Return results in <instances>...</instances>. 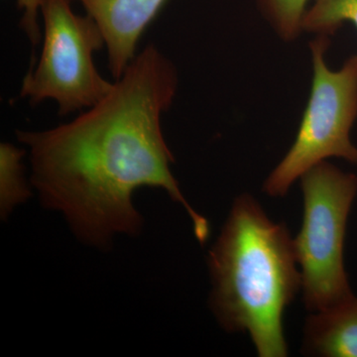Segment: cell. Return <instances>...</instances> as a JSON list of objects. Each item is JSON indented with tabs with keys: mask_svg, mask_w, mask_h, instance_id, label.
<instances>
[{
	"mask_svg": "<svg viewBox=\"0 0 357 357\" xmlns=\"http://www.w3.org/2000/svg\"><path fill=\"white\" fill-rule=\"evenodd\" d=\"M178 84L175 66L150 44L100 102L72 121L16 131L29 148L31 183L42 203L62 213L84 243L107 248L116 234H139L143 220L132 197L142 187L164 190L182 204L197 239L208 241L210 225L183 196L162 131Z\"/></svg>",
	"mask_w": 357,
	"mask_h": 357,
	"instance_id": "1",
	"label": "cell"
},
{
	"mask_svg": "<svg viewBox=\"0 0 357 357\" xmlns=\"http://www.w3.org/2000/svg\"><path fill=\"white\" fill-rule=\"evenodd\" d=\"M294 241L252 196L237 197L210 251L211 307L227 332H246L260 357H285L286 307L302 289Z\"/></svg>",
	"mask_w": 357,
	"mask_h": 357,
	"instance_id": "2",
	"label": "cell"
},
{
	"mask_svg": "<svg viewBox=\"0 0 357 357\" xmlns=\"http://www.w3.org/2000/svg\"><path fill=\"white\" fill-rule=\"evenodd\" d=\"M330 42V37L316 36L310 43L309 100L292 146L263 184L268 196H286L296 181L328 159L357 164V147L351 139L357 119V54L340 69H330L326 61Z\"/></svg>",
	"mask_w": 357,
	"mask_h": 357,
	"instance_id": "3",
	"label": "cell"
},
{
	"mask_svg": "<svg viewBox=\"0 0 357 357\" xmlns=\"http://www.w3.org/2000/svg\"><path fill=\"white\" fill-rule=\"evenodd\" d=\"M300 180L304 217L293 239L294 248L302 268L305 306L310 312H319L352 296L344 270V243L357 177L325 161Z\"/></svg>",
	"mask_w": 357,
	"mask_h": 357,
	"instance_id": "4",
	"label": "cell"
},
{
	"mask_svg": "<svg viewBox=\"0 0 357 357\" xmlns=\"http://www.w3.org/2000/svg\"><path fill=\"white\" fill-rule=\"evenodd\" d=\"M73 0H43L44 44L38 64L23 79L20 98L30 105L55 100L59 114L89 109L107 95L114 84L102 77L93 54L105 46L95 20L79 15Z\"/></svg>",
	"mask_w": 357,
	"mask_h": 357,
	"instance_id": "5",
	"label": "cell"
},
{
	"mask_svg": "<svg viewBox=\"0 0 357 357\" xmlns=\"http://www.w3.org/2000/svg\"><path fill=\"white\" fill-rule=\"evenodd\" d=\"M96 21L105 41L115 81L135 58L136 47L166 0H76Z\"/></svg>",
	"mask_w": 357,
	"mask_h": 357,
	"instance_id": "6",
	"label": "cell"
},
{
	"mask_svg": "<svg viewBox=\"0 0 357 357\" xmlns=\"http://www.w3.org/2000/svg\"><path fill=\"white\" fill-rule=\"evenodd\" d=\"M303 354L307 356L357 357V298L312 312L306 321Z\"/></svg>",
	"mask_w": 357,
	"mask_h": 357,
	"instance_id": "7",
	"label": "cell"
},
{
	"mask_svg": "<svg viewBox=\"0 0 357 357\" xmlns=\"http://www.w3.org/2000/svg\"><path fill=\"white\" fill-rule=\"evenodd\" d=\"M25 151L10 143L0 145V210L1 218L8 217L16 206L29 198V187L24 177L22 159Z\"/></svg>",
	"mask_w": 357,
	"mask_h": 357,
	"instance_id": "8",
	"label": "cell"
},
{
	"mask_svg": "<svg viewBox=\"0 0 357 357\" xmlns=\"http://www.w3.org/2000/svg\"><path fill=\"white\" fill-rule=\"evenodd\" d=\"M345 22L357 28V0H312L303 30L314 36L330 37Z\"/></svg>",
	"mask_w": 357,
	"mask_h": 357,
	"instance_id": "9",
	"label": "cell"
},
{
	"mask_svg": "<svg viewBox=\"0 0 357 357\" xmlns=\"http://www.w3.org/2000/svg\"><path fill=\"white\" fill-rule=\"evenodd\" d=\"M311 0H255L268 25L283 42L296 41L302 33L303 22Z\"/></svg>",
	"mask_w": 357,
	"mask_h": 357,
	"instance_id": "10",
	"label": "cell"
},
{
	"mask_svg": "<svg viewBox=\"0 0 357 357\" xmlns=\"http://www.w3.org/2000/svg\"><path fill=\"white\" fill-rule=\"evenodd\" d=\"M43 0H17V6L23 11L20 20V28L27 35L33 45L40 43L42 38L38 22Z\"/></svg>",
	"mask_w": 357,
	"mask_h": 357,
	"instance_id": "11",
	"label": "cell"
}]
</instances>
